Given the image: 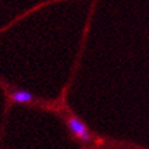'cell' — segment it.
Here are the masks:
<instances>
[{
    "mask_svg": "<svg viewBox=\"0 0 149 149\" xmlns=\"http://www.w3.org/2000/svg\"><path fill=\"white\" fill-rule=\"evenodd\" d=\"M67 126L74 136L82 142H89L91 141V133L85 126V123L79 120L77 116H68L67 118Z\"/></svg>",
    "mask_w": 149,
    "mask_h": 149,
    "instance_id": "cell-1",
    "label": "cell"
},
{
    "mask_svg": "<svg viewBox=\"0 0 149 149\" xmlns=\"http://www.w3.org/2000/svg\"><path fill=\"white\" fill-rule=\"evenodd\" d=\"M10 99L11 101L15 104H22V105H26V104L33 103L34 100V95L30 93L29 91H23V89H14L10 95Z\"/></svg>",
    "mask_w": 149,
    "mask_h": 149,
    "instance_id": "cell-2",
    "label": "cell"
}]
</instances>
